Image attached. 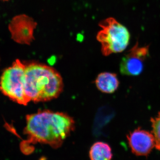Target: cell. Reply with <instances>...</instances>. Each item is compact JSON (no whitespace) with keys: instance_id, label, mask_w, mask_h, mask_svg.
Returning <instances> with one entry per match:
<instances>
[{"instance_id":"cell-10","label":"cell","mask_w":160,"mask_h":160,"mask_svg":"<svg viewBox=\"0 0 160 160\" xmlns=\"http://www.w3.org/2000/svg\"><path fill=\"white\" fill-rule=\"evenodd\" d=\"M152 130L155 140V148L160 151V111L157 115L150 119Z\"/></svg>"},{"instance_id":"cell-7","label":"cell","mask_w":160,"mask_h":160,"mask_svg":"<svg viewBox=\"0 0 160 160\" xmlns=\"http://www.w3.org/2000/svg\"><path fill=\"white\" fill-rule=\"evenodd\" d=\"M132 152L137 156H146L155 148V140L152 132L140 128L134 129L127 136Z\"/></svg>"},{"instance_id":"cell-11","label":"cell","mask_w":160,"mask_h":160,"mask_svg":"<svg viewBox=\"0 0 160 160\" xmlns=\"http://www.w3.org/2000/svg\"><path fill=\"white\" fill-rule=\"evenodd\" d=\"M3 1H8V0H3Z\"/></svg>"},{"instance_id":"cell-4","label":"cell","mask_w":160,"mask_h":160,"mask_svg":"<svg viewBox=\"0 0 160 160\" xmlns=\"http://www.w3.org/2000/svg\"><path fill=\"white\" fill-rule=\"evenodd\" d=\"M26 64L17 60L5 69L1 80V89L4 95L21 105L26 106L29 101L25 90Z\"/></svg>"},{"instance_id":"cell-1","label":"cell","mask_w":160,"mask_h":160,"mask_svg":"<svg viewBox=\"0 0 160 160\" xmlns=\"http://www.w3.org/2000/svg\"><path fill=\"white\" fill-rule=\"evenodd\" d=\"M75 122L68 115L45 110L27 115L24 133L28 140L22 143L25 153L32 152L30 144H48L58 148L74 129Z\"/></svg>"},{"instance_id":"cell-5","label":"cell","mask_w":160,"mask_h":160,"mask_svg":"<svg viewBox=\"0 0 160 160\" xmlns=\"http://www.w3.org/2000/svg\"><path fill=\"white\" fill-rule=\"evenodd\" d=\"M37 23L32 18L20 14L12 18L8 26L12 39L16 42L29 45L34 40V32Z\"/></svg>"},{"instance_id":"cell-8","label":"cell","mask_w":160,"mask_h":160,"mask_svg":"<svg viewBox=\"0 0 160 160\" xmlns=\"http://www.w3.org/2000/svg\"><path fill=\"white\" fill-rule=\"evenodd\" d=\"M95 84L97 88L100 91L110 94L117 90L119 86V81L115 73L103 72L98 76Z\"/></svg>"},{"instance_id":"cell-9","label":"cell","mask_w":160,"mask_h":160,"mask_svg":"<svg viewBox=\"0 0 160 160\" xmlns=\"http://www.w3.org/2000/svg\"><path fill=\"white\" fill-rule=\"evenodd\" d=\"M89 155L90 160H111L112 152L109 144L104 142H98L91 146Z\"/></svg>"},{"instance_id":"cell-6","label":"cell","mask_w":160,"mask_h":160,"mask_svg":"<svg viewBox=\"0 0 160 160\" xmlns=\"http://www.w3.org/2000/svg\"><path fill=\"white\" fill-rule=\"evenodd\" d=\"M149 46H140L137 43L124 55L120 65V71L124 75L135 76L142 72L144 62L149 56Z\"/></svg>"},{"instance_id":"cell-2","label":"cell","mask_w":160,"mask_h":160,"mask_svg":"<svg viewBox=\"0 0 160 160\" xmlns=\"http://www.w3.org/2000/svg\"><path fill=\"white\" fill-rule=\"evenodd\" d=\"M25 90L29 102H44L58 97L63 89L62 78L56 69L37 62L26 64Z\"/></svg>"},{"instance_id":"cell-3","label":"cell","mask_w":160,"mask_h":160,"mask_svg":"<svg viewBox=\"0 0 160 160\" xmlns=\"http://www.w3.org/2000/svg\"><path fill=\"white\" fill-rule=\"evenodd\" d=\"M102 29L98 32L97 39L101 44L103 55L122 52L129 44L130 33L125 26L115 19L109 18L99 23Z\"/></svg>"}]
</instances>
